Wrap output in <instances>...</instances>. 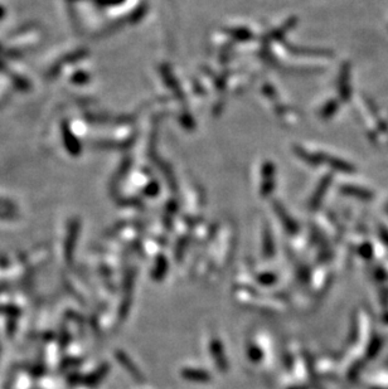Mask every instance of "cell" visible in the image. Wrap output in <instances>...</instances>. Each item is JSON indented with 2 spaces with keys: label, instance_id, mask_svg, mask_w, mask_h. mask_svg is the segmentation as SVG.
Masks as SVG:
<instances>
[{
  "label": "cell",
  "instance_id": "obj_1",
  "mask_svg": "<svg viewBox=\"0 0 388 389\" xmlns=\"http://www.w3.org/2000/svg\"><path fill=\"white\" fill-rule=\"evenodd\" d=\"M183 377L189 379V381H198V382H204L209 379V375L207 373H204L203 370H194V369H187V370H183Z\"/></svg>",
  "mask_w": 388,
  "mask_h": 389
}]
</instances>
